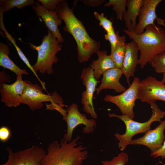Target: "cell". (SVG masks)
<instances>
[{
    "instance_id": "cell-4",
    "label": "cell",
    "mask_w": 165,
    "mask_h": 165,
    "mask_svg": "<svg viewBox=\"0 0 165 165\" xmlns=\"http://www.w3.org/2000/svg\"><path fill=\"white\" fill-rule=\"evenodd\" d=\"M150 105L152 109V115L148 121L143 123L135 121L123 115L108 114L110 118H118L122 121L126 126V130L124 134L117 133L114 135L119 141L118 144L121 151L123 150L128 145L131 144L133 140L132 138L134 135L138 133L146 132L150 129V126L153 122H161V119L165 116V111L161 110L156 102L152 103Z\"/></svg>"
},
{
    "instance_id": "cell-15",
    "label": "cell",
    "mask_w": 165,
    "mask_h": 165,
    "mask_svg": "<svg viewBox=\"0 0 165 165\" xmlns=\"http://www.w3.org/2000/svg\"><path fill=\"white\" fill-rule=\"evenodd\" d=\"M35 5L32 6V7L37 16L42 18L48 30L51 32L60 43H63L64 40L58 28V26L62 23V20L58 17L55 11H48L38 1L35 2Z\"/></svg>"
},
{
    "instance_id": "cell-23",
    "label": "cell",
    "mask_w": 165,
    "mask_h": 165,
    "mask_svg": "<svg viewBox=\"0 0 165 165\" xmlns=\"http://www.w3.org/2000/svg\"><path fill=\"white\" fill-rule=\"evenodd\" d=\"M34 0H0V9L3 13L13 8L20 9L34 4Z\"/></svg>"
},
{
    "instance_id": "cell-17",
    "label": "cell",
    "mask_w": 165,
    "mask_h": 165,
    "mask_svg": "<svg viewBox=\"0 0 165 165\" xmlns=\"http://www.w3.org/2000/svg\"><path fill=\"white\" fill-rule=\"evenodd\" d=\"M123 75L121 69L114 68L109 69L104 73L101 83L96 88L98 95L103 89H113L116 92H123L126 88L120 82L119 80Z\"/></svg>"
},
{
    "instance_id": "cell-14",
    "label": "cell",
    "mask_w": 165,
    "mask_h": 165,
    "mask_svg": "<svg viewBox=\"0 0 165 165\" xmlns=\"http://www.w3.org/2000/svg\"><path fill=\"white\" fill-rule=\"evenodd\" d=\"M161 0H143L138 16V23L133 31L137 34L143 33L145 28L148 25L154 24L157 18L156 10Z\"/></svg>"
},
{
    "instance_id": "cell-27",
    "label": "cell",
    "mask_w": 165,
    "mask_h": 165,
    "mask_svg": "<svg viewBox=\"0 0 165 165\" xmlns=\"http://www.w3.org/2000/svg\"><path fill=\"white\" fill-rule=\"evenodd\" d=\"M128 160L127 153L123 152L119 153L118 156L114 157L110 161H102V165H125Z\"/></svg>"
},
{
    "instance_id": "cell-29",
    "label": "cell",
    "mask_w": 165,
    "mask_h": 165,
    "mask_svg": "<svg viewBox=\"0 0 165 165\" xmlns=\"http://www.w3.org/2000/svg\"><path fill=\"white\" fill-rule=\"evenodd\" d=\"M62 0H38L48 11H55Z\"/></svg>"
},
{
    "instance_id": "cell-35",
    "label": "cell",
    "mask_w": 165,
    "mask_h": 165,
    "mask_svg": "<svg viewBox=\"0 0 165 165\" xmlns=\"http://www.w3.org/2000/svg\"><path fill=\"white\" fill-rule=\"evenodd\" d=\"M161 81L163 83L165 84V73L163 74V78Z\"/></svg>"
},
{
    "instance_id": "cell-26",
    "label": "cell",
    "mask_w": 165,
    "mask_h": 165,
    "mask_svg": "<svg viewBox=\"0 0 165 165\" xmlns=\"http://www.w3.org/2000/svg\"><path fill=\"white\" fill-rule=\"evenodd\" d=\"M95 18L99 21V24L106 31V32H109L113 29L112 22L104 16L103 13H99L97 12L94 13Z\"/></svg>"
},
{
    "instance_id": "cell-24",
    "label": "cell",
    "mask_w": 165,
    "mask_h": 165,
    "mask_svg": "<svg viewBox=\"0 0 165 165\" xmlns=\"http://www.w3.org/2000/svg\"><path fill=\"white\" fill-rule=\"evenodd\" d=\"M127 1V0H109L104 6L108 7L112 6V9L116 14L117 18L122 21L123 15L126 11Z\"/></svg>"
},
{
    "instance_id": "cell-11",
    "label": "cell",
    "mask_w": 165,
    "mask_h": 165,
    "mask_svg": "<svg viewBox=\"0 0 165 165\" xmlns=\"http://www.w3.org/2000/svg\"><path fill=\"white\" fill-rule=\"evenodd\" d=\"M80 77L86 86L85 90L82 93L81 100L83 110L93 119H97L98 116L94 107L93 97L99 81L94 78L93 70L90 67L83 69Z\"/></svg>"
},
{
    "instance_id": "cell-36",
    "label": "cell",
    "mask_w": 165,
    "mask_h": 165,
    "mask_svg": "<svg viewBox=\"0 0 165 165\" xmlns=\"http://www.w3.org/2000/svg\"><path fill=\"white\" fill-rule=\"evenodd\" d=\"M160 163H162L163 165H165V164L163 163L162 162H161L160 161Z\"/></svg>"
},
{
    "instance_id": "cell-13",
    "label": "cell",
    "mask_w": 165,
    "mask_h": 165,
    "mask_svg": "<svg viewBox=\"0 0 165 165\" xmlns=\"http://www.w3.org/2000/svg\"><path fill=\"white\" fill-rule=\"evenodd\" d=\"M165 129V120L160 122L155 128L149 130L142 137L133 140L130 144L143 145L147 147L151 153L159 150L162 146L165 139L164 131Z\"/></svg>"
},
{
    "instance_id": "cell-7",
    "label": "cell",
    "mask_w": 165,
    "mask_h": 165,
    "mask_svg": "<svg viewBox=\"0 0 165 165\" xmlns=\"http://www.w3.org/2000/svg\"><path fill=\"white\" fill-rule=\"evenodd\" d=\"M140 81L139 78L135 77L128 88L122 94L115 96L107 95L104 100L114 104L119 109L123 115L133 119L135 117L133 110L135 102L138 99V88Z\"/></svg>"
},
{
    "instance_id": "cell-6",
    "label": "cell",
    "mask_w": 165,
    "mask_h": 165,
    "mask_svg": "<svg viewBox=\"0 0 165 165\" xmlns=\"http://www.w3.org/2000/svg\"><path fill=\"white\" fill-rule=\"evenodd\" d=\"M24 87L21 103L28 105L33 111L41 108L43 103L50 102L51 104H57L63 107L67 106L63 104L62 98L56 92L51 95L44 94V89L37 84H32L29 81L24 80Z\"/></svg>"
},
{
    "instance_id": "cell-10",
    "label": "cell",
    "mask_w": 165,
    "mask_h": 165,
    "mask_svg": "<svg viewBox=\"0 0 165 165\" xmlns=\"http://www.w3.org/2000/svg\"><path fill=\"white\" fill-rule=\"evenodd\" d=\"M138 99L150 104L159 100L165 102V84L150 75L140 81L138 88Z\"/></svg>"
},
{
    "instance_id": "cell-28",
    "label": "cell",
    "mask_w": 165,
    "mask_h": 165,
    "mask_svg": "<svg viewBox=\"0 0 165 165\" xmlns=\"http://www.w3.org/2000/svg\"><path fill=\"white\" fill-rule=\"evenodd\" d=\"M105 39L108 40L111 45V53L115 50L118 42L117 34L115 32L114 29L111 31L107 32L105 35Z\"/></svg>"
},
{
    "instance_id": "cell-30",
    "label": "cell",
    "mask_w": 165,
    "mask_h": 165,
    "mask_svg": "<svg viewBox=\"0 0 165 165\" xmlns=\"http://www.w3.org/2000/svg\"><path fill=\"white\" fill-rule=\"evenodd\" d=\"M11 132L9 129L6 126H2L0 128V140L3 142L7 141L9 138Z\"/></svg>"
},
{
    "instance_id": "cell-33",
    "label": "cell",
    "mask_w": 165,
    "mask_h": 165,
    "mask_svg": "<svg viewBox=\"0 0 165 165\" xmlns=\"http://www.w3.org/2000/svg\"><path fill=\"white\" fill-rule=\"evenodd\" d=\"M8 75H6L5 72L4 70L0 72V78H4L1 80H0V85L4 83V82L5 81H9L10 79L6 78Z\"/></svg>"
},
{
    "instance_id": "cell-32",
    "label": "cell",
    "mask_w": 165,
    "mask_h": 165,
    "mask_svg": "<svg viewBox=\"0 0 165 165\" xmlns=\"http://www.w3.org/2000/svg\"><path fill=\"white\" fill-rule=\"evenodd\" d=\"M80 1L86 6H90L92 7L98 6L104 2L105 0H82Z\"/></svg>"
},
{
    "instance_id": "cell-18",
    "label": "cell",
    "mask_w": 165,
    "mask_h": 165,
    "mask_svg": "<svg viewBox=\"0 0 165 165\" xmlns=\"http://www.w3.org/2000/svg\"><path fill=\"white\" fill-rule=\"evenodd\" d=\"M96 53L98 58L93 60L90 67L93 70L94 78L97 80L106 71L116 67L111 56L108 55L106 51L99 50Z\"/></svg>"
},
{
    "instance_id": "cell-20",
    "label": "cell",
    "mask_w": 165,
    "mask_h": 165,
    "mask_svg": "<svg viewBox=\"0 0 165 165\" xmlns=\"http://www.w3.org/2000/svg\"><path fill=\"white\" fill-rule=\"evenodd\" d=\"M10 50L9 46L2 42H0V66L9 70L16 75H28L29 73L25 69L19 68L9 57Z\"/></svg>"
},
{
    "instance_id": "cell-21",
    "label": "cell",
    "mask_w": 165,
    "mask_h": 165,
    "mask_svg": "<svg viewBox=\"0 0 165 165\" xmlns=\"http://www.w3.org/2000/svg\"><path fill=\"white\" fill-rule=\"evenodd\" d=\"M116 33L118 36V42L115 50L111 53L110 55L115 63L116 67L121 69L126 52L127 43L126 42L125 35L120 36L118 31Z\"/></svg>"
},
{
    "instance_id": "cell-16",
    "label": "cell",
    "mask_w": 165,
    "mask_h": 165,
    "mask_svg": "<svg viewBox=\"0 0 165 165\" xmlns=\"http://www.w3.org/2000/svg\"><path fill=\"white\" fill-rule=\"evenodd\" d=\"M139 50L137 44L134 40L127 43L126 52L121 69L130 86V77L134 76L136 67L138 64Z\"/></svg>"
},
{
    "instance_id": "cell-19",
    "label": "cell",
    "mask_w": 165,
    "mask_h": 165,
    "mask_svg": "<svg viewBox=\"0 0 165 165\" xmlns=\"http://www.w3.org/2000/svg\"><path fill=\"white\" fill-rule=\"evenodd\" d=\"M143 0H128L127 1V10L123 15L126 30L133 32L137 25L136 20L142 5Z\"/></svg>"
},
{
    "instance_id": "cell-22",
    "label": "cell",
    "mask_w": 165,
    "mask_h": 165,
    "mask_svg": "<svg viewBox=\"0 0 165 165\" xmlns=\"http://www.w3.org/2000/svg\"><path fill=\"white\" fill-rule=\"evenodd\" d=\"M0 29L1 30L4 31V34L5 36L13 44L16 50L17 53L20 58L32 72L40 82L41 86H44L45 84V82H42L39 78L36 73V72L34 70L32 66L30 64L28 59H27L23 52L16 45L14 38H13L6 30L4 26L3 22V17H0Z\"/></svg>"
},
{
    "instance_id": "cell-12",
    "label": "cell",
    "mask_w": 165,
    "mask_h": 165,
    "mask_svg": "<svg viewBox=\"0 0 165 165\" xmlns=\"http://www.w3.org/2000/svg\"><path fill=\"white\" fill-rule=\"evenodd\" d=\"M22 76L17 75L15 81L12 84L4 83L0 85L1 101L4 103L6 106L16 107L22 103L25 85Z\"/></svg>"
},
{
    "instance_id": "cell-2",
    "label": "cell",
    "mask_w": 165,
    "mask_h": 165,
    "mask_svg": "<svg viewBox=\"0 0 165 165\" xmlns=\"http://www.w3.org/2000/svg\"><path fill=\"white\" fill-rule=\"evenodd\" d=\"M124 33L136 43L140 52L138 64L143 68L157 55L165 51V31L155 24L147 26L140 35L125 29Z\"/></svg>"
},
{
    "instance_id": "cell-31",
    "label": "cell",
    "mask_w": 165,
    "mask_h": 165,
    "mask_svg": "<svg viewBox=\"0 0 165 165\" xmlns=\"http://www.w3.org/2000/svg\"><path fill=\"white\" fill-rule=\"evenodd\" d=\"M151 156L153 158L160 156L163 159H165V140L162 147L158 150L151 153Z\"/></svg>"
},
{
    "instance_id": "cell-8",
    "label": "cell",
    "mask_w": 165,
    "mask_h": 165,
    "mask_svg": "<svg viewBox=\"0 0 165 165\" xmlns=\"http://www.w3.org/2000/svg\"><path fill=\"white\" fill-rule=\"evenodd\" d=\"M66 111L67 115L63 118L67 125V133L63 137L66 141L69 142L72 140L73 130L79 125L84 126L82 130L84 133L89 134L94 131L96 124L95 119H88L85 114L81 113L79 111L77 104L72 103L67 108Z\"/></svg>"
},
{
    "instance_id": "cell-34",
    "label": "cell",
    "mask_w": 165,
    "mask_h": 165,
    "mask_svg": "<svg viewBox=\"0 0 165 165\" xmlns=\"http://www.w3.org/2000/svg\"><path fill=\"white\" fill-rule=\"evenodd\" d=\"M157 24L163 26L165 28L164 20L161 18H157L156 20Z\"/></svg>"
},
{
    "instance_id": "cell-9",
    "label": "cell",
    "mask_w": 165,
    "mask_h": 165,
    "mask_svg": "<svg viewBox=\"0 0 165 165\" xmlns=\"http://www.w3.org/2000/svg\"><path fill=\"white\" fill-rule=\"evenodd\" d=\"M7 162L1 165H42V161L46 153L42 148L32 145L30 148L13 152L9 147Z\"/></svg>"
},
{
    "instance_id": "cell-25",
    "label": "cell",
    "mask_w": 165,
    "mask_h": 165,
    "mask_svg": "<svg viewBox=\"0 0 165 165\" xmlns=\"http://www.w3.org/2000/svg\"><path fill=\"white\" fill-rule=\"evenodd\" d=\"M157 73H165V51L156 56L150 63Z\"/></svg>"
},
{
    "instance_id": "cell-3",
    "label": "cell",
    "mask_w": 165,
    "mask_h": 165,
    "mask_svg": "<svg viewBox=\"0 0 165 165\" xmlns=\"http://www.w3.org/2000/svg\"><path fill=\"white\" fill-rule=\"evenodd\" d=\"M79 138L78 136L69 142L63 138L60 143L53 141L48 146L42 165H82L88 152L82 145L78 146Z\"/></svg>"
},
{
    "instance_id": "cell-1",
    "label": "cell",
    "mask_w": 165,
    "mask_h": 165,
    "mask_svg": "<svg viewBox=\"0 0 165 165\" xmlns=\"http://www.w3.org/2000/svg\"><path fill=\"white\" fill-rule=\"evenodd\" d=\"M73 10V8H69L66 1L62 0L55 11L58 17L64 22V31L71 34L75 41L78 60L82 63L88 61L92 54L97 53L101 44L89 36L82 22L74 15Z\"/></svg>"
},
{
    "instance_id": "cell-5",
    "label": "cell",
    "mask_w": 165,
    "mask_h": 165,
    "mask_svg": "<svg viewBox=\"0 0 165 165\" xmlns=\"http://www.w3.org/2000/svg\"><path fill=\"white\" fill-rule=\"evenodd\" d=\"M30 45L31 48L38 52L37 61L32 66L35 71L36 73L39 72L42 74H52L53 64H56L58 61L56 54L61 49V45L57 38L48 30L47 35H44L40 45Z\"/></svg>"
}]
</instances>
